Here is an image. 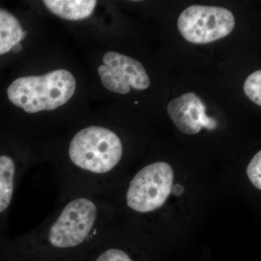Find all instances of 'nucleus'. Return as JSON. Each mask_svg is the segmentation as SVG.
I'll return each instance as SVG.
<instances>
[{
  "label": "nucleus",
  "mask_w": 261,
  "mask_h": 261,
  "mask_svg": "<svg viewBox=\"0 0 261 261\" xmlns=\"http://www.w3.org/2000/svg\"><path fill=\"white\" fill-rule=\"evenodd\" d=\"M43 3L53 14L68 20L88 18L97 5L94 0H44Z\"/></svg>",
  "instance_id": "nucleus-8"
},
{
  "label": "nucleus",
  "mask_w": 261,
  "mask_h": 261,
  "mask_svg": "<svg viewBox=\"0 0 261 261\" xmlns=\"http://www.w3.org/2000/svg\"><path fill=\"white\" fill-rule=\"evenodd\" d=\"M260 168L261 152L259 151L249 163L247 168V176L250 181L258 190L261 189Z\"/></svg>",
  "instance_id": "nucleus-11"
},
{
  "label": "nucleus",
  "mask_w": 261,
  "mask_h": 261,
  "mask_svg": "<svg viewBox=\"0 0 261 261\" xmlns=\"http://www.w3.org/2000/svg\"><path fill=\"white\" fill-rule=\"evenodd\" d=\"M177 27L182 37L188 42L208 44L231 34L235 27V18L226 8L195 5L182 12Z\"/></svg>",
  "instance_id": "nucleus-4"
},
{
  "label": "nucleus",
  "mask_w": 261,
  "mask_h": 261,
  "mask_svg": "<svg viewBox=\"0 0 261 261\" xmlns=\"http://www.w3.org/2000/svg\"><path fill=\"white\" fill-rule=\"evenodd\" d=\"M95 261H134L128 254L121 249L111 247L103 251Z\"/></svg>",
  "instance_id": "nucleus-12"
},
{
  "label": "nucleus",
  "mask_w": 261,
  "mask_h": 261,
  "mask_svg": "<svg viewBox=\"0 0 261 261\" xmlns=\"http://www.w3.org/2000/svg\"><path fill=\"white\" fill-rule=\"evenodd\" d=\"M22 49V45L20 43H18V44H15L14 47H13V49H12V51H13V53H20V51H21Z\"/></svg>",
  "instance_id": "nucleus-14"
},
{
  "label": "nucleus",
  "mask_w": 261,
  "mask_h": 261,
  "mask_svg": "<svg viewBox=\"0 0 261 261\" xmlns=\"http://www.w3.org/2000/svg\"><path fill=\"white\" fill-rule=\"evenodd\" d=\"M244 92L250 100L261 106L260 70H256L247 77L244 84Z\"/></svg>",
  "instance_id": "nucleus-10"
},
{
  "label": "nucleus",
  "mask_w": 261,
  "mask_h": 261,
  "mask_svg": "<svg viewBox=\"0 0 261 261\" xmlns=\"http://www.w3.org/2000/svg\"><path fill=\"white\" fill-rule=\"evenodd\" d=\"M184 191L183 187L181 185H175L174 187H172V190H171V192H173L175 195L179 196L181 195L182 192Z\"/></svg>",
  "instance_id": "nucleus-13"
},
{
  "label": "nucleus",
  "mask_w": 261,
  "mask_h": 261,
  "mask_svg": "<svg viewBox=\"0 0 261 261\" xmlns=\"http://www.w3.org/2000/svg\"><path fill=\"white\" fill-rule=\"evenodd\" d=\"M99 214L92 195L75 194L61 197L50 216L21 237L22 243L57 252L84 249L97 238Z\"/></svg>",
  "instance_id": "nucleus-1"
},
{
  "label": "nucleus",
  "mask_w": 261,
  "mask_h": 261,
  "mask_svg": "<svg viewBox=\"0 0 261 261\" xmlns=\"http://www.w3.org/2000/svg\"><path fill=\"white\" fill-rule=\"evenodd\" d=\"M168 113L178 129L186 135H196L202 128L214 130L218 126L216 118L207 116L205 104L193 92L171 100L168 106Z\"/></svg>",
  "instance_id": "nucleus-6"
},
{
  "label": "nucleus",
  "mask_w": 261,
  "mask_h": 261,
  "mask_svg": "<svg viewBox=\"0 0 261 261\" xmlns=\"http://www.w3.org/2000/svg\"><path fill=\"white\" fill-rule=\"evenodd\" d=\"M14 160L7 154L0 155V214L9 208L15 188L20 178Z\"/></svg>",
  "instance_id": "nucleus-7"
},
{
  "label": "nucleus",
  "mask_w": 261,
  "mask_h": 261,
  "mask_svg": "<svg viewBox=\"0 0 261 261\" xmlns=\"http://www.w3.org/2000/svg\"><path fill=\"white\" fill-rule=\"evenodd\" d=\"M18 19L4 9L0 8V55L12 50L27 36Z\"/></svg>",
  "instance_id": "nucleus-9"
},
{
  "label": "nucleus",
  "mask_w": 261,
  "mask_h": 261,
  "mask_svg": "<svg viewBox=\"0 0 261 261\" xmlns=\"http://www.w3.org/2000/svg\"><path fill=\"white\" fill-rule=\"evenodd\" d=\"M173 178V168L167 163L145 166L130 181L126 195L127 206L138 213L157 210L171 195Z\"/></svg>",
  "instance_id": "nucleus-3"
},
{
  "label": "nucleus",
  "mask_w": 261,
  "mask_h": 261,
  "mask_svg": "<svg viewBox=\"0 0 261 261\" xmlns=\"http://www.w3.org/2000/svg\"><path fill=\"white\" fill-rule=\"evenodd\" d=\"M76 82L68 70L58 69L42 75L20 77L7 90L10 102L25 113L53 111L74 94Z\"/></svg>",
  "instance_id": "nucleus-2"
},
{
  "label": "nucleus",
  "mask_w": 261,
  "mask_h": 261,
  "mask_svg": "<svg viewBox=\"0 0 261 261\" xmlns=\"http://www.w3.org/2000/svg\"><path fill=\"white\" fill-rule=\"evenodd\" d=\"M104 65L98 68L101 82L108 90L115 93H129L130 87L145 90L150 84L143 65L130 57L116 51H108L103 56Z\"/></svg>",
  "instance_id": "nucleus-5"
}]
</instances>
